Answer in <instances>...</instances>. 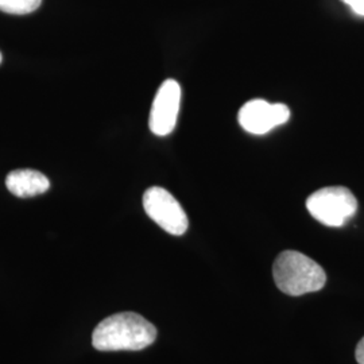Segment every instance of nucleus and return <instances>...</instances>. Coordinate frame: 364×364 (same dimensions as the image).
<instances>
[{"label": "nucleus", "instance_id": "obj_8", "mask_svg": "<svg viewBox=\"0 0 364 364\" xmlns=\"http://www.w3.org/2000/svg\"><path fill=\"white\" fill-rule=\"evenodd\" d=\"M42 0H0V11L13 15H26L39 9Z\"/></svg>", "mask_w": 364, "mask_h": 364}, {"label": "nucleus", "instance_id": "obj_6", "mask_svg": "<svg viewBox=\"0 0 364 364\" xmlns=\"http://www.w3.org/2000/svg\"><path fill=\"white\" fill-rule=\"evenodd\" d=\"M290 119V109L285 105H272L262 99L250 100L239 111L237 120L242 129L254 135H264Z\"/></svg>", "mask_w": 364, "mask_h": 364}, {"label": "nucleus", "instance_id": "obj_11", "mask_svg": "<svg viewBox=\"0 0 364 364\" xmlns=\"http://www.w3.org/2000/svg\"><path fill=\"white\" fill-rule=\"evenodd\" d=\"M1 60H3V55H1V53H0V64H1Z\"/></svg>", "mask_w": 364, "mask_h": 364}, {"label": "nucleus", "instance_id": "obj_1", "mask_svg": "<svg viewBox=\"0 0 364 364\" xmlns=\"http://www.w3.org/2000/svg\"><path fill=\"white\" fill-rule=\"evenodd\" d=\"M156 338V328L141 314L123 312L105 318L95 328L92 344L97 351H141Z\"/></svg>", "mask_w": 364, "mask_h": 364}, {"label": "nucleus", "instance_id": "obj_5", "mask_svg": "<svg viewBox=\"0 0 364 364\" xmlns=\"http://www.w3.org/2000/svg\"><path fill=\"white\" fill-rule=\"evenodd\" d=\"M181 105V87L176 80H166L156 92L150 111L149 126L156 136H166L176 129Z\"/></svg>", "mask_w": 364, "mask_h": 364}, {"label": "nucleus", "instance_id": "obj_2", "mask_svg": "<svg viewBox=\"0 0 364 364\" xmlns=\"http://www.w3.org/2000/svg\"><path fill=\"white\" fill-rule=\"evenodd\" d=\"M273 275L277 287L294 297L318 291L326 284L324 269L305 254L293 250L284 251L277 257Z\"/></svg>", "mask_w": 364, "mask_h": 364}, {"label": "nucleus", "instance_id": "obj_7", "mask_svg": "<svg viewBox=\"0 0 364 364\" xmlns=\"http://www.w3.org/2000/svg\"><path fill=\"white\" fill-rule=\"evenodd\" d=\"M6 186L14 196L27 198L48 192L50 181L45 174L37 170L18 169L7 176Z\"/></svg>", "mask_w": 364, "mask_h": 364}, {"label": "nucleus", "instance_id": "obj_4", "mask_svg": "<svg viewBox=\"0 0 364 364\" xmlns=\"http://www.w3.org/2000/svg\"><path fill=\"white\" fill-rule=\"evenodd\" d=\"M144 212L164 231L181 236L188 231L189 220L176 197L164 188H149L144 195Z\"/></svg>", "mask_w": 364, "mask_h": 364}, {"label": "nucleus", "instance_id": "obj_10", "mask_svg": "<svg viewBox=\"0 0 364 364\" xmlns=\"http://www.w3.org/2000/svg\"><path fill=\"white\" fill-rule=\"evenodd\" d=\"M355 356H356V360L358 363L364 364V338L358 343V347H356V352H355Z\"/></svg>", "mask_w": 364, "mask_h": 364}, {"label": "nucleus", "instance_id": "obj_3", "mask_svg": "<svg viewBox=\"0 0 364 364\" xmlns=\"http://www.w3.org/2000/svg\"><path fill=\"white\" fill-rule=\"evenodd\" d=\"M306 208L326 227H343L358 212V200L344 186H328L308 197Z\"/></svg>", "mask_w": 364, "mask_h": 364}, {"label": "nucleus", "instance_id": "obj_9", "mask_svg": "<svg viewBox=\"0 0 364 364\" xmlns=\"http://www.w3.org/2000/svg\"><path fill=\"white\" fill-rule=\"evenodd\" d=\"M353 13L364 16V0H343Z\"/></svg>", "mask_w": 364, "mask_h": 364}]
</instances>
